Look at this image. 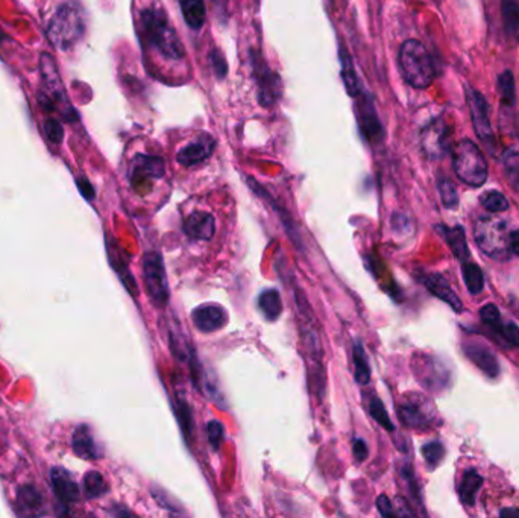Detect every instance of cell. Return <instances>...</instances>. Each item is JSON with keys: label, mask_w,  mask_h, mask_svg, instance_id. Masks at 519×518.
<instances>
[{"label": "cell", "mask_w": 519, "mask_h": 518, "mask_svg": "<svg viewBox=\"0 0 519 518\" xmlns=\"http://www.w3.org/2000/svg\"><path fill=\"white\" fill-rule=\"evenodd\" d=\"M141 31L150 46L169 60H181L185 55L184 44L170 26L168 16L161 9H145L140 17Z\"/></svg>", "instance_id": "obj_1"}, {"label": "cell", "mask_w": 519, "mask_h": 518, "mask_svg": "<svg viewBox=\"0 0 519 518\" xmlns=\"http://www.w3.org/2000/svg\"><path fill=\"white\" fill-rule=\"evenodd\" d=\"M86 21L82 9L73 4L67 2L58 8L55 16L47 26V39L56 49L67 52L84 37Z\"/></svg>", "instance_id": "obj_2"}, {"label": "cell", "mask_w": 519, "mask_h": 518, "mask_svg": "<svg viewBox=\"0 0 519 518\" xmlns=\"http://www.w3.org/2000/svg\"><path fill=\"white\" fill-rule=\"evenodd\" d=\"M399 68L407 84L418 90L428 88L434 81V64L428 51L418 40H407L403 43L398 54Z\"/></svg>", "instance_id": "obj_3"}, {"label": "cell", "mask_w": 519, "mask_h": 518, "mask_svg": "<svg viewBox=\"0 0 519 518\" xmlns=\"http://www.w3.org/2000/svg\"><path fill=\"white\" fill-rule=\"evenodd\" d=\"M456 175L471 187H481L488 180V161L473 140H460L453 152Z\"/></svg>", "instance_id": "obj_4"}, {"label": "cell", "mask_w": 519, "mask_h": 518, "mask_svg": "<svg viewBox=\"0 0 519 518\" xmlns=\"http://www.w3.org/2000/svg\"><path fill=\"white\" fill-rule=\"evenodd\" d=\"M40 70H41V81H43V90L40 93V103L43 105L44 110H47V111L58 110L63 114L66 121L72 122L75 119V110L67 101L60 73H58V67L55 64V60L49 54L41 55Z\"/></svg>", "instance_id": "obj_5"}, {"label": "cell", "mask_w": 519, "mask_h": 518, "mask_svg": "<svg viewBox=\"0 0 519 518\" xmlns=\"http://www.w3.org/2000/svg\"><path fill=\"white\" fill-rule=\"evenodd\" d=\"M507 222L497 216H483L476 222L474 239L478 248L492 258H505L509 253Z\"/></svg>", "instance_id": "obj_6"}, {"label": "cell", "mask_w": 519, "mask_h": 518, "mask_svg": "<svg viewBox=\"0 0 519 518\" xmlns=\"http://www.w3.org/2000/svg\"><path fill=\"white\" fill-rule=\"evenodd\" d=\"M143 281L148 297L158 309L169 303V283L163 258L158 253H148L143 258Z\"/></svg>", "instance_id": "obj_7"}, {"label": "cell", "mask_w": 519, "mask_h": 518, "mask_svg": "<svg viewBox=\"0 0 519 518\" xmlns=\"http://www.w3.org/2000/svg\"><path fill=\"white\" fill-rule=\"evenodd\" d=\"M398 417L401 422L408 429L427 430L433 427L438 420V412L428 398L419 394H411L404 397L398 409Z\"/></svg>", "instance_id": "obj_8"}, {"label": "cell", "mask_w": 519, "mask_h": 518, "mask_svg": "<svg viewBox=\"0 0 519 518\" xmlns=\"http://www.w3.org/2000/svg\"><path fill=\"white\" fill-rule=\"evenodd\" d=\"M466 101L469 105L471 111V121H473L474 131L483 145L488 148L490 154H495V148H497V138H495L493 129L490 125V117H489V105L486 98L483 94L473 88H466Z\"/></svg>", "instance_id": "obj_9"}, {"label": "cell", "mask_w": 519, "mask_h": 518, "mask_svg": "<svg viewBox=\"0 0 519 518\" xmlns=\"http://www.w3.org/2000/svg\"><path fill=\"white\" fill-rule=\"evenodd\" d=\"M252 66H254V75L258 84V102L263 107H272V105L281 98L282 84L281 78L270 70L262 56L252 54Z\"/></svg>", "instance_id": "obj_10"}, {"label": "cell", "mask_w": 519, "mask_h": 518, "mask_svg": "<svg viewBox=\"0 0 519 518\" xmlns=\"http://www.w3.org/2000/svg\"><path fill=\"white\" fill-rule=\"evenodd\" d=\"M192 321L200 333H215L222 330L228 323L227 310L219 304L207 303L200 304L192 313Z\"/></svg>", "instance_id": "obj_11"}, {"label": "cell", "mask_w": 519, "mask_h": 518, "mask_svg": "<svg viewBox=\"0 0 519 518\" xmlns=\"http://www.w3.org/2000/svg\"><path fill=\"white\" fill-rule=\"evenodd\" d=\"M416 278L427 288V290H430L433 293L434 297H438L441 301L450 305L456 313H460L463 310L462 301H460L457 293L453 290L450 283L446 281V278L443 275L434 274V273H422V270H419V273L416 274Z\"/></svg>", "instance_id": "obj_12"}, {"label": "cell", "mask_w": 519, "mask_h": 518, "mask_svg": "<svg viewBox=\"0 0 519 518\" xmlns=\"http://www.w3.org/2000/svg\"><path fill=\"white\" fill-rule=\"evenodd\" d=\"M422 149L431 158H441L448 146V128L443 121H434L423 128L422 136Z\"/></svg>", "instance_id": "obj_13"}, {"label": "cell", "mask_w": 519, "mask_h": 518, "mask_svg": "<svg viewBox=\"0 0 519 518\" xmlns=\"http://www.w3.org/2000/svg\"><path fill=\"white\" fill-rule=\"evenodd\" d=\"M164 175V160L160 157L137 156L131 166V183L141 186L150 180H160Z\"/></svg>", "instance_id": "obj_14"}, {"label": "cell", "mask_w": 519, "mask_h": 518, "mask_svg": "<svg viewBox=\"0 0 519 518\" xmlns=\"http://www.w3.org/2000/svg\"><path fill=\"white\" fill-rule=\"evenodd\" d=\"M215 146L216 143L213 138L208 136H200L199 138L192 141V143H188L187 146L180 149L178 154H176V160L185 168L196 166V164L202 163L213 154Z\"/></svg>", "instance_id": "obj_15"}, {"label": "cell", "mask_w": 519, "mask_h": 518, "mask_svg": "<svg viewBox=\"0 0 519 518\" xmlns=\"http://www.w3.org/2000/svg\"><path fill=\"white\" fill-rule=\"evenodd\" d=\"M184 233L192 240H211L216 233V219L207 211H195L185 219Z\"/></svg>", "instance_id": "obj_16"}, {"label": "cell", "mask_w": 519, "mask_h": 518, "mask_svg": "<svg viewBox=\"0 0 519 518\" xmlns=\"http://www.w3.org/2000/svg\"><path fill=\"white\" fill-rule=\"evenodd\" d=\"M415 374L423 386L428 390H438V386H445L446 371L441 368V365L433 357L422 356V359H415Z\"/></svg>", "instance_id": "obj_17"}, {"label": "cell", "mask_w": 519, "mask_h": 518, "mask_svg": "<svg viewBox=\"0 0 519 518\" xmlns=\"http://www.w3.org/2000/svg\"><path fill=\"white\" fill-rule=\"evenodd\" d=\"M463 351L466 357L473 362L477 368L489 377H497L500 374V363L493 352L486 347L477 342L463 344Z\"/></svg>", "instance_id": "obj_18"}, {"label": "cell", "mask_w": 519, "mask_h": 518, "mask_svg": "<svg viewBox=\"0 0 519 518\" xmlns=\"http://www.w3.org/2000/svg\"><path fill=\"white\" fill-rule=\"evenodd\" d=\"M51 480H52V488L56 494V497L60 499L61 503L70 504L75 503L79 499V485L73 480L72 474L66 471L64 468L55 467L51 471Z\"/></svg>", "instance_id": "obj_19"}, {"label": "cell", "mask_w": 519, "mask_h": 518, "mask_svg": "<svg viewBox=\"0 0 519 518\" xmlns=\"http://www.w3.org/2000/svg\"><path fill=\"white\" fill-rule=\"evenodd\" d=\"M359 121L363 136L369 141H380L383 138V126L376 116V111L372 105V101L364 98L359 107Z\"/></svg>", "instance_id": "obj_20"}, {"label": "cell", "mask_w": 519, "mask_h": 518, "mask_svg": "<svg viewBox=\"0 0 519 518\" xmlns=\"http://www.w3.org/2000/svg\"><path fill=\"white\" fill-rule=\"evenodd\" d=\"M247 183H250L251 188H252V191H254L258 196H262V198L264 199V201L270 205V208H274V210L277 211V213H278L277 216L281 219L282 225H284L286 233H287V235L290 238V240L293 242V245H294V246H299V248H302V242H301V235H299V233H298V228L294 227V222H293V219L290 218V215L287 213V211H286V210H281V208L278 207V204H277L275 199H274L272 196H270V195L264 191V188H263L262 186H260L258 183H255L252 178H247Z\"/></svg>", "instance_id": "obj_21"}, {"label": "cell", "mask_w": 519, "mask_h": 518, "mask_svg": "<svg viewBox=\"0 0 519 518\" xmlns=\"http://www.w3.org/2000/svg\"><path fill=\"white\" fill-rule=\"evenodd\" d=\"M72 447L73 452L82 459H99L103 454L99 444L94 440L90 427L84 426V424L75 430L72 438Z\"/></svg>", "instance_id": "obj_22"}, {"label": "cell", "mask_w": 519, "mask_h": 518, "mask_svg": "<svg viewBox=\"0 0 519 518\" xmlns=\"http://www.w3.org/2000/svg\"><path fill=\"white\" fill-rule=\"evenodd\" d=\"M438 230L442 233V235L445 238L448 246L453 251L454 257L460 263H465L471 260V253H469V246L466 242V235H465V230L457 225L453 228H448L445 225H439Z\"/></svg>", "instance_id": "obj_23"}, {"label": "cell", "mask_w": 519, "mask_h": 518, "mask_svg": "<svg viewBox=\"0 0 519 518\" xmlns=\"http://www.w3.org/2000/svg\"><path fill=\"white\" fill-rule=\"evenodd\" d=\"M501 16L505 37L513 46L519 41V2L518 0H501Z\"/></svg>", "instance_id": "obj_24"}, {"label": "cell", "mask_w": 519, "mask_h": 518, "mask_svg": "<svg viewBox=\"0 0 519 518\" xmlns=\"http://www.w3.org/2000/svg\"><path fill=\"white\" fill-rule=\"evenodd\" d=\"M352 360H354V379L360 386H366L371 382V367L369 357L364 351L361 340H356L352 348Z\"/></svg>", "instance_id": "obj_25"}, {"label": "cell", "mask_w": 519, "mask_h": 518, "mask_svg": "<svg viewBox=\"0 0 519 518\" xmlns=\"http://www.w3.org/2000/svg\"><path fill=\"white\" fill-rule=\"evenodd\" d=\"M503 166L507 176V181L516 191H519V138H515L512 143L503 152Z\"/></svg>", "instance_id": "obj_26"}, {"label": "cell", "mask_w": 519, "mask_h": 518, "mask_svg": "<svg viewBox=\"0 0 519 518\" xmlns=\"http://www.w3.org/2000/svg\"><path fill=\"white\" fill-rule=\"evenodd\" d=\"M483 487V477L476 469H468L462 477L458 487V497L465 506H474L476 497L480 488Z\"/></svg>", "instance_id": "obj_27"}, {"label": "cell", "mask_w": 519, "mask_h": 518, "mask_svg": "<svg viewBox=\"0 0 519 518\" xmlns=\"http://www.w3.org/2000/svg\"><path fill=\"white\" fill-rule=\"evenodd\" d=\"M258 309L267 321H277L282 313V301L277 289H264L258 297Z\"/></svg>", "instance_id": "obj_28"}, {"label": "cell", "mask_w": 519, "mask_h": 518, "mask_svg": "<svg viewBox=\"0 0 519 518\" xmlns=\"http://www.w3.org/2000/svg\"><path fill=\"white\" fill-rule=\"evenodd\" d=\"M181 11L188 28L199 31L204 26L207 19V9L202 0H183Z\"/></svg>", "instance_id": "obj_29"}, {"label": "cell", "mask_w": 519, "mask_h": 518, "mask_svg": "<svg viewBox=\"0 0 519 518\" xmlns=\"http://www.w3.org/2000/svg\"><path fill=\"white\" fill-rule=\"evenodd\" d=\"M340 66H341V81H344L348 94L352 98H357L360 94V84L356 68H354L352 60L346 49H340Z\"/></svg>", "instance_id": "obj_30"}, {"label": "cell", "mask_w": 519, "mask_h": 518, "mask_svg": "<svg viewBox=\"0 0 519 518\" xmlns=\"http://www.w3.org/2000/svg\"><path fill=\"white\" fill-rule=\"evenodd\" d=\"M462 273L471 295H478V293H481L483 289H485V275H483L481 268L469 260L462 263Z\"/></svg>", "instance_id": "obj_31"}, {"label": "cell", "mask_w": 519, "mask_h": 518, "mask_svg": "<svg viewBox=\"0 0 519 518\" xmlns=\"http://www.w3.org/2000/svg\"><path fill=\"white\" fill-rule=\"evenodd\" d=\"M497 86L503 103L507 105V107H513L516 99V90H515V78L510 70H504V72L498 76Z\"/></svg>", "instance_id": "obj_32"}, {"label": "cell", "mask_w": 519, "mask_h": 518, "mask_svg": "<svg viewBox=\"0 0 519 518\" xmlns=\"http://www.w3.org/2000/svg\"><path fill=\"white\" fill-rule=\"evenodd\" d=\"M480 203L483 207H485L486 211H489V213H495V215L509 210V201H507V198L501 192H497V191H489V192L483 193L480 196Z\"/></svg>", "instance_id": "obj_33"}, {"label": "cell", "mask_w": 519, "mask_h": 518, "mask_svg": "<svg viewBox=\"0 0 519 518\" xmlns=\"http://www.w3.org/2000/svg\"><path fill=\"white\" fill-rule=\"evenodd\" d=\"M175 414H176V418H178V421H180V426L184 432V437L190 441L193 437V415H192L190 405L184 402V400L178 398V402H176V406H175Z\"/></svg>", "instance_id": "obj_34"}, {"label": "cell", "mask_w": 519, "mask_h": 518, "mask_svg": "<svg viewBox=\"0 0 519 518\" xmlns=\"http://www.w3.org/2000/svg\"><path fill=\"white\" fill-rule=\"evenodd\" d=\"M84 491L88 499H98L108 491L107 484L98 471H90L84 477Z\"/></svg>", "instance_id": "obj_35"}, {"label": "cell", "mask_w": 519, "mask_h": 518, "mask_svg": "<svg viewBox=\"0 0 519 518\" xmlns=\"http://www.w3.org/2000/svg\"><path fill=\"white\" fill-rule=\"evenodd\" d=\"M422 454L430 469L439 467L445 457V447L439 441H431L422 447Z\"/></svg>", "instance_id": "obj_36"}, {"label": "cell", "mask_w": 519, "mask_h": 518, "mask_svg": "<svg viewBox=\"0 0 519 518\" xmlns=\"http://www.w3.org/2000/svg\"><path fill=\"white\" fill-rule=\"evenodd\" d=\"M19 506L23 508V511H31V512L41 508V497L38 491L29 485L23 487L19 491Z\"/></svg>", "instance_id": "obj_37"}, {"label": "cell", "mask_w": 519, "mask_h": 518, "mask_svg": "<svg viewBox=\"0 0 519 518\" xmlns=\"http://www.w3.org/2000/svg\"><path fill=\"white\" fill-rule=\"evenodd\" d=\"M369 414L371 417L380 424L381 427H384L387 432H394L395 430V426L394 422L391 421V417H389L387 410L383 405L381 400H379L376 397H372L371 398V403H369Z\"/></svg>", "instance_id": "obj_38"}, {"label": "cell", "mask_w": 519, "mask_h": 518, "mask_svg": "<svg viewBox=\"0 0 519 518\" xmlns=\"http://www.w3.org/2000/svg\"><path fill=\"white\" fill-rule=\"evenodd\" d=\"M438 191L442 199V204L445 208H456L458 205V193L457 188L448 178H439L438 181Z\"/></svg>", "instance_id": "obj_39"}, {"label": "cell", "mask_w": 519, "mask_h": 518, "mask_svg": "<svg viewBox=\"0 0 519 518\" xmlns=\"http://www.w3.org/2000/svg\"><path fill=\"white\" fill-rule=\"evenodd\" d=\"M152 497L155 499V502L161 506V508L168 509L172 514H183L184 512L181 509V504L176 502L173 497H170L168 491H164V489H161L158 487H153L152 488Z\"/></svg>", "instance_id": "obj_40"}, {"label": "cell", "mask_w": 519, "mask_h": 518, "mask_svg": "<svg viewBox=\"0 0 519 518\" xmlns=\"http://www.w3.org/2000/svg\"><path fill=\"white\" fill-rule=\"evenodd\" d=\"M480 316H481V321L485 323L489 328H492L495 333L500 332L503 323H501V315H500V310H498L497 305H495V304L483 305L481 310H480Z\"/></svg>", "instance_id": "obj_41"}, {"label": "cell", "mask_w": 519, "mask_h": 518, "mask_svg": "<svg viewBox=\"0 0 519 518\" xmlns=\"http://www.w3.org/2000/svg\"><path fill=\"white\" fill-rule=\"evenodd\" d=\"M207 437L211 449L219 450L222 441L225 440V427H223V424L217 420L210 421L207 424Z\"/></svg>", "instance_id": "obj_42"}, {"label": "cell", "mask_w": 519, "mask_h": 518, "mask_svg": "<svg viewBox=\"0 0 519 518\" xmlns=\"http://www.w3.org/2000/svg\"><path fill=\"white\" fill-rule=\"evenodd\" d=\"M44 129V136L46 138L51 141V143L60 145L63 141V136H64V128L61 125L60 121L56 119H47L43 125Z\"/></svg>", "instance_id": "obj_43"}, {"label": "cell", "mask_w": 519, "mask_h": 518, "mask_svg": "<svg viewBox=\"0 0 519 518\" xmlns=\"http://www.w3.org/2000/svg\"><path fill=\"white\" fill-rule=\"evenodd\" d=\"M498 335L505 340L510 347L519 348V327L515 323L503 324Z\"/></svg>", "instance_id": "obj_44"}, {"label": "cell", "mask_w": 519, "mask_h": 518, "mask_svg": "<svg viewBox=\"0 0 519 518\" xmlns=\"http://www.w3.org/2000/svg\"><path fill=\"white\" fill-rule=\"evenodd\" d=\"M210 60H211V66H213V70H215L216 76H217L219 79H223V78H225V76H227V73H228V64H227V61H225V56L222 55V52H220V51H217V49H216V51H213V52H211Z\"/></svg>", "instance_id": "obj_45"}, {"label": "cell", "mask_w": 519, "mask_h": 518, "mask_svg": "<svg viewBox=\"0 0 519 518\" xmlns=\"http://www.w3.org/2000/svg\"><path fill=\"white\" fill-rule=\"evenodd\" d=\"M352 454H354V457L357 459L359 462L366 461V457L369 454V449H368L366 441L361 440V438L354 440V442H352Z\"/></svg>", "instance_id": "obj_46"}, {"label": "cell", "mask_w": 519, "mask_h": 518, "mask_svg": "<svg viewBox=\"0 0 519 518\" xmlns=\"http://www.w3.org/2000/svg\"><path fill=\"white\" fill-rule=\"evenodd\" d=\"M376 509H379V512L383 517H394V515H396L391 499H389L387 496H384V494H381V496L379 499H376Z\"/></svg>", "instance_id": "obj_47"}, {"label": "cell", "mask_w": 519, "mask_h": 518, "mask_svg": "<svg viewBox=\"0 0 519 518\" xmlns=\"http://www.w3.org/2000/svg\"><path fill=\"white\" fill-rule=\"evenodd\" d=\"M78 187H79V191H81L82 196L87 198L88 201H91V199L94 198V188H93V186L86 178H82V180L78 181Z\"/></svg>", "instance_id": "obj_48"}, {"label": "cell", "mask_w": 519, "mask_h": 518, "mask_svg": "<svg viewBox=\"0 0 519 518\" xmlns=\"http://www.w3.org/2000/svg\"><path fill=\"white\" fill-rule=\"evenodd\" d=\"M509 251L515 255H519V230H515L509 234Z\"/></svg>", "instance_id": "obj_49"}, {"label": "cell", "mask_w": 519, "mask_h": 518, "mask_svg": "<svg viewBox=\"0 0 519 518\" xmlns=\"http://www.w3.org/2000/svg\"><path fill=\"white\" fill-rule=\"evenodd\" d=\"M500 515L501 517H516V518H519V509H503L501 512H500Z\"/></svg>", "instance_id": "obj_50"}, {"label": "cell", "mask_w": 519, "mask_h": 518, "mask_svg": "<svg viewBox=\"0 0 519 518\" xmlns=\"http://www.w3.org/2000/svg\"><path fill=\"white\" fill-rule=\"evenodd\" d=\"M213 2H215V5H216L217 8H220L222 11H225V9H227V0H213Z\"/></svg>", "instance_id": "obj_51"}]
</instances>
